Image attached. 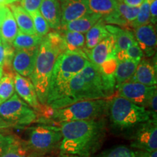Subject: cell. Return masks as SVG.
Returning a JSON list of instances; mask_svg holds the SVG:
<instances>
[{"instance_id": "49", "label": "cell", "mask_w": 157, "mask_h": 157, "mask_svg": "<svg viewBox=\"0 0 157 157\" xmlns=\"http://www.w3.org/2000/svg\"><path fill=\"white\" fill-rule=\"evenodd\" d=\"M33 157H34V156H33ZM41 157H44V156H41Z\"/></svg>"}, {"instance_id": "13", "label": "cell", "mask_w": 157, "mask_h": 157, "mask_svg": "<svg viewBox=\"0 0 157 157\" xmlns=\"http://www.w3.org/2000/svg\"><path fill=\"white\" fill-rule=\"evenodd\" d=\"M14 85L15 90L18 97L37 113L43 112L44 105H41L39 103L36 90L30 78L15 73L14 75Z\"/></svg>"}, {"instance_id": "7", "label": "cell", "mask_w": 157, "mask_h": 157, "mask_svg": "<svg viewBox=\"0 0 157 157\" xmlns=\"http://www.w3.org/2000/svg\"><path fill=\"white\" fill-rule=\"evenodd\" d=\"M38 113L14 93L0 104V118L13 127L29 125L37 121Z\"/></svg>"}, {"instance_id": "39", "label": "cell", "mask_w": 157, "mask_h": 157, "mask_svg": "<svg viewBox=\"0 0 157 157\" xmlns=\"http://www.w3.org/2000/svg\"><path fill=\"white\" fill-rule=\"evenodd\" d=\"M144 0H123V2L129 7H140Z\"/></svg>"}, {"instance_id": "15", "label": "cell", "mask_w": 157, "mask_h": 157, "mask_svg": "<svg viewBox=\"0 0 157 157\" xmlns=\"http://www.w3.org/2000/svg\"><path fill=\"white\" fill-rule=\"evenodd\" d=\"M135 37L143 54L150 57L154 54L156 48V29L151 23L140 25L133 29Z\"/></svg>"}, {"instance_id": "22", "label": "cell", "mask_w": 157, "mask_h": 157, "mask_svg": "<svg viewBox=\"0 0 157 157\" xmlns=\"http://www.w3.org/2000/svg\"><path fill=\"white\" fill-rule=\"evenodd\" d=\"M101 17L102 16L100 15L90 13V14L84 15V16L71 21V22L62 25L60 29L76 31V32L84 34V33L87 32L100 19H101Z\"/></svg>"}, {"instance_id": "26", "label": "cell", "mask_w": 157, "mask_h": 157, "mask_svg": "<svg viewBox=\"0 0 157 157\" xmlns=\"http://www.w3.org/2000/svg\"><path fill=\"white\" fill-rule=\"evenodd\" d=\"M92 13L106 16L117 10V0H87Z\"/></svg>"}, {"instance_id": "12", "label": "cell", "mask_w": 157, "mask_h": 157, "mask_svg": "<svg viewBox=\"0 0 157 157\" xmlns=\"http://www.w3.org/2000/svg\"><path fill=\"white\" fill-rule=\"evenodd\" d=\"M39 47L15 50L12 60V68L15 73L24 77H29L31 76L35 66Z\"/></svg>"}, {"instance_id": "23", "label": "cell", "mask_w": 157, "mask_h": 157, "mask_svg": "<svg viewBox=\"0 0 157 157\" xmlns=\"http://www.w3.org/2000/svg\"><path fill=\"white\" fill-rule=\"evenodd\" d=\"M139 62L132 60H124L118 61L114 71L116 87L121 84L128 82L132 77Z\"/></svg>"}, {"instance_id": "38", "label": "cell", "mask_w": 157, "mask_h": 157, "mask_svg": "<svg viewBox=\"0 0 157 157\" xmlns=\"http://www.w3.org/2000/svg\"><path fill=\"white\" fill-rule=\"evenodd\" d=\"M135 157H157V151H148L144 150H138L135 151Z\"/></svg>"}, {"instance_id": "17", "label": "cell", "mask_w": 157, "mask_h": 157, "mask_svg": "<svg viewBox=\"0 0 157 157\" xmlns=\"http://www.w3.org/2000/svg\"><path fill=\"white\" fill-rule=\"evenodd\" d=\"M39 11L51 29L56 30L60 29L61 8L59 0H43Z\"/></svg>"}, {"instance_id": "47", "label": "cell", "mask_w": 157, "mask_h": 157, "mask_svg": "<svg viewBox=\"0 0 157 157\" xmlns=\"http://www.w3.org/2000/svg\"><path fill=\"white\" fill-rule=\"evenodd\" d=\"M28 157H33V156H31V155H29Z\"/></svg>"}, {"instance_id": "21", "label": "cell", "mask_w": 157, "mask_h": 157, "mask_svg": "<svg viewBox=\"0 0 157 157\" xmlns=\"http://www.w3.org/2000/svg\"><path fill=\"white\" fill-rule=\"evenodd\" d=\"M85 34L84 50H86L93 49L94 47H95L110 35L105 28V23H104L102 17Z\"/></svg>"}, {"instance_id": "30", "label": "cell", "mask_w": 157, "mask_h": 157, "mask_svg": "<svg viewBox=\"0 0 157 157\" xmlns=\"http://www.w3.org/2000/svg\"><path fill=\"white\" fill-rule=\"evenodd\" d=\"M144 54L139 44L137 42H135L124 52L117 53V62L124 60H132L140 62Z\"/></svg>"}, {"instance_id": "2", "label": "cell", "mask_w": 157, "mask_h": 157, "mask_svg": "<svg viewBox=\"0 0 157 157\" xmlns=\"http://www.w3.org/2000/svg\"><path fill=\"white\" fill-rule=\"evenodd\" d=\"M61 155L90 157L100 148L105 135V121L100 119L60 123Z\"/></svg>"}, {"instance_id": "27", "label": "cell", "mask_w": 157, "mask_h": 157, "mask_svg": "<svg viewBox=\"0 0 157 157\" xmlns=\"http://www.w3.org/2000/svg\"><path fill=\"white\" fill-rule=\"evenodd\" d=\"M14 75L12 73H4L0 81V104L7 101L15 93Z\"/></svg>"}, {"instance_id": "31", "label": "cell", "mask_w": 157, "mask_h": 157, "mask_svg": "<svg viewBox=\"0 0 157 157\" xmlns=\"http://www.w3.org/2000/svg\"><path fill=\"white\" fill-rule=\"evenodd\" d=\"M30 15L32 17L36 34L41 37H44L48 34L50 29L47 21L42 16L39 10L31 13Z\"/></svg>"}, {"instance_id": "24", "label": "cell", "mask_w": 157, "mask_h": 157, "mask_svg": "<svg viewBox=\"0 0 157 157\" xmlns=\"http://www.w3.org/2000/svg\"><path fill=\"white\" fill-rule=\"evenodd\" d=\"M64 39L66 45V50L76 51L84 50L85 35L76 31L60 29L58 31Z\"/></svg>"}, {"instance_id": "10", "label": "cell", "mask_w": 157, "mask_h": 157, "mask_svg": "<svg viewBox=\"0 0 157 157\" xmlns=\"http://www.w3.org/2000/svg\"><path fill=\"white\" fill-rule=\"evenodd\" d=\"M117 96L126 98L128 101L144 108L147 107L149 101L156 93V86H146L138 82L128 81L116 87Z\"/></svg>"}, {"instance_id": "45", "label": "cell", "mask_w": 157, "mask_h": 157, "mask_svg": "<svg viewBox=\"0 0 157 157\" xmlns=\"http://www.w3.org/2000/svg\"><path fill=\"white\" fill-rule=\"evenodd\" d=\"M2 44V39H1V35H0V44Z\"/></svg>"}, {"instance_id": "33", "label": "cell", "mask_w": 157, "mask_h": 157, "mask_svg": "<svg viewBox=\"0 0 157 157\" xmlns=\"http://www.w3.org/2000/svg\"><path fill=\"white\" fill-rule=\"evenodd\" d=\"M140 7H129L123 2V0H117V10L127 22L132 23L136 19L139 13Z\"/></svg>"}, {"instance_id": "6", "label": "cell", "mask_w": 157, "mask_h": 157, "mask_svg": "<svg viewBox=\"0 0 157 157\" xmlns=\"http://www.w3.org/2000/svg\"><path fill=\"white\" fill-rule=\"evenodd\" d=\"M107 111L113 126L121 129L132 128L154 119L146 108L119 96H115L109 101Z\"/></svg>"}, {"instance_id": "43", "label": "cell", "mask_w": 157, "mask_h": 157, "mask_svg": "<svg viewBox=\"0 0 157 157\" xmlns=\"http://www.w3.org/2000/svg\"><path fill=\"white\" fill-rule=\"evenodd\" d=\"M4 74V71H3V68L2 67H0V81H1V78L2 77Z\"/></svg>"}, {"instance_id": "46", "label": "cell", "mask_w": 157, "mask_h": 157, "mask_svg": "<svg viewBox=\"0 0 157 157\" xmlns=\"http://www.w3.org/2000/svg\"><path fill=\"white\" fill-rule=\"evenodd\" d=\"M1 23H2V19H0V25H1Z\"/></svg>"}, {"instance_id": "14", "label": "cell", "mask_w": 157, "mask_h": 157, "mask_svg": "<svg viewBox=\"0 0 157 157\" xmlns=\"http://www.w3.org/2000/svg\"><path fill=\"white\" fill-rule=\"evenodd\" d=\"M61 8V25L92 13L87 0H59Z\"/></svg>"}, {"instance_id": "35", "label": "cell", "mask_w": 157, "mask_h": 157, "mask_svg": "<svg viewBox=\"0 0 157 157\" xmlns=\"http://www.w3.org/2000/svg\"><path fill=\"white\" fill-rule=\"evenodd\" d=\"M43 0H20V5L29 14L39 11Z\"/></svg>"}, {"instance_id": "3", "label": "cell", "mask_w": 157, "mask_h": 157, "mask_svg": "<svg viewBox=\"0 0 157 157\" xmlns=\"http://www.w3.org/2000/svg\"><path fill=\"white\" fill-rule=\"evenodd\" d=\"M66 50V43L58 31L48 33L39 45L34 71L29 78L35 88L41 105H46L55 63L58 56Z\"/></svg>"}, {"instance_id": "44", "label": "cell", "mask_w": 157, "mask_h": 157, "mask_svg": "<svg viewBox=\"0 0 157 157\" xmlns=\"http://www.w3.org/2000/svg\"><path fill=\"white\" fill-rule=\"evenodd\" d=\"M60 157H80L78 156H75V155H61Z\"/></svg>"}, {"instance_id": "36", "label": "cell", "mask_w": 157, "mask_h": 157, "mask_svg": "<svg viewBox=\"0 0 157 157\" xmlns=\"http://www.w3.org/2000/svg\"><path fill=\"white\" fill-rule=\"evenodd\" d=\"M16 136L13 135H5L0 132V156L6 151L9 146L14 142Z\"/></svg>"}, {"instance_id": "1", "label": "cell", "mask_w": 157, "mask_h": 157, "mask_svg": "<svg viewBox=\"0 0 157 157\" xmlns=\"http://www.w3.org/2000/svg\"><path fill=\"white\" fill-rule=\"evenodd\" d=\"M115 87L113 76L105 75L89 61L68 82L60 95L48 107L57 109L84 100L109 99L113 96Z\"/></svg>"}, {"instance_id": "40", "label": "cell", "mask_w": 157, "mask_h": 157, "mask_svg": "<svg viewBox=\"0 0 157 157\" xmlns=\"http://www.w3.org/2000/svg\"><path fill=\"white\" fill-rule=\"evenodd\" d=\"M9 10V7L5 5H0V19L2 20V18L5 16L6 13Z\"/></svg>"}, {"instance_id": "4", "label": "cell", "mask_w": 157, "mask_h": 157, "mask_svg": "<svg viewBox=\"0 0 157 157\" xmlns=\"http://www.w3.org/2000/svg\"><path fill=\"white\" fill-rule=\"evenodd\" d=\"M89 61L84 50H66L58 56L51 76L47 106L60 95L68 82L79 73Z\"/></svg>"}, {"instance_id": "11", "label": "cell", "mask_w": 157, "mask_h": 157, "mask_svg": "<svg viewBox=\"0 0 157 157\" xmlns=\"http://www.w3.org/2000/svg\"><path fill=\"white\" fill-rule=\"evenodd\" d=\"M131 146L138 150L157 151L156 119H151L138 125Z\"/></svg>"}, {"instance_id": "5", "label": "cell", "mask_w": 157, "mask_h": 157, "mask_svg": "<svg viewBox=\"0 0 157 157\" xmlns=\"http://www.w3.org/2000/svg\"><path fill=\"white\" fill-rule=\"evenodd\" d=\"M108 99L84 100L74 103L60 109H52L44 105L42 113L56 123L100 119L108 110Z\"/></svg>"}, {"instance_id": "32", "label": "cell", "mask_w": 157, "mask_h": 157, "mask_svg": "<svg viewBox=\"0 0 157 157\" xmlns=\"http://www.w3.org/2000/svg\"><path fill=\"white\" fill-rule=\"evenodd\" d=\"M150 20L151 15L149 0H144L142 5H140L136 19L131 23V26H132V29H134L137 27L140 26V25L148 24V23H150Z\"/></svg>"}, {"instance_id": "19", "label": "cell", "mask_w": 157, "mask_h": 157, "mask_svg": "<svg viewBox=\"0 0 157 157\" xmlns=\"http://www.w3.org/2000/svg\"><path fill=\"white\" fill-rule=\"evenodd\" d=\"M8 7L14 16L20 31L29 34H36L32 17L28 12L25 11L21 5H19L18 2L10 5Z\"/></svg>"}, {"instance_id": "42", "label": "cell", "mask_w": 157, "mask_h": 157, "mask_svg": "<svg viewBox=\"0 0 157 157\" xmlns=\"http://www.w3.org/2000/svg\"><path fill=\"white\" fill-rule=\"evenodd\" d=\"M11 124H10L7 123L6 121L2 120L0 121V129H5V128H9V127H12Z\"/></svg>"}, {"instance_id": "34", "label": "cell", "mask_w": 157, "mask_h": 157, "mask_svg": "<svg viewBox=\"0 0 157 157\" xmlns=\"http://www.w3.org/2000/svg\"><path fill=\"white\" fill-rule=\"evenodd\" d=\"M98 157H135V154L128 147L119 146L105 151Z\"/></svg>"}, {"instance_id": "20", "label": "cell", "mask_w": 157, "mask_h": 157, "mask_svg": "<svg viewBox=\"0 0 157 157\" xmlns=\"http://www.w3.org/2000/svg\"><path fill=\"white\" fill-rule=\"evenodd\" d=\"M18 27L10 10H7L4 17L2 20L0 25V35H1L2 43L4 44H13L15 36L18 32Z\"/></svg>"}, {"instance_id": "18", "label": "cell", "mask_w": 157, "mask_h": 157, "mask_svg": "<svg viewBox=\"0 0 157 157\" xmlns=\"http://www.w3.org/2000/svg\"><path fill=\"white\" fill-rule=\"evenodd\" d=\"M105 28L114 39L117 53L124 52L131 44L136 42L134 33L131 30L110 24H105Z\"/></svg>"}, {"instance_id": "8", "label": "cell", "mask_w": 157, "mask_h": 157, "mask_svg": "<svg viewBox=\"0 0 157 157\" xmlns=\"http://www.w3.org/2000/svg\"><path fill=\"white\" fill-rule=\"evenodd\" d=\"M88 59L105 75L114 77L117 65L115 40L111 35L90 50H84Z\"/></svg>"}, {"instance_id": "9", "label": "cell", "mask_w": 157, "mask_h": 157, "mask_svg": "<svg viewBox=\"0 0 157 157\" xmlns=\"http://www.w3.org/2000/svg\"><path fill=\"white\" fill-rule=\"evenodd\" d=\"M62 133L60 128L50 125L41 124L31 129L28 147L38 154L51 151L60 144Z\"/></svg>"}, {"instance_id": "28", "label": "cell", "mask_w": 157, "mask_h": 157, "mask_svg": "<svg viewBox=\"0 0 157 157\" xmlns=\"http://www.w3.org/2000/svg\"><path fill=\"white\" fill-rule=\"evenodd\" d=\"M13 44H0V67L3 68L4 73H12V60L15 53Z\"/></svg>"}, {"instance_id": "37", "label": "cell", "mask_w": 157, "mask_h": 157, "mask_svg": "<svg viewBox=\"0 0 157 157\" xmlns=\"http://www.w3.org/2000/svg\"><path fill=\"white\" fill-rule=\"evenodd\" d=\"M150 5V22L151 24H156L157 21V0H149Z\"/></svg>"}, {"instance_id": "29", "label": "cell", "mask_w": 157, "mask_h": 157, "mask_svg": "<svg viewBox=\"0 0 157 157\" xmlns=\"http://www.w3.org/2000/svg\"><path fill=\"white\" fill-rule=\"evenodd\" d=\"M29 150L28 145L16 137L14 142L0 157H28Z\"/></svg>"}, {"instance_id": "41", "label": "cell", "mask_w": 157, "mask_h": 157, "mask_svg": "<svg viewBox=\"0 0 157 157\" xmlns=\"http://www.w3.org/2000/svg\"><path fill=\"white\" fill-rule=\"evenodd\" d=\"M20 0H0V5H10L19 2Z\"/></svg>"}, {"instance_id": "48", "label": "cell", "mask_w": 157, "mask_h": 157, "mask_svg": "<svg viewBox=\"0 0 157 157\" xmlns=\"http://www.w3.org/2000/svg\"><path fill=\"white\" fill-rule=\"evenodd\" d=\"M2 119H1V118H0V121H2Z\"/></svg>"}, {"instance_id": "25", "label": "cell", "mask_w": 157, "mask_h": 157, "mask_svg": "<svg viewBox=\"0 0 157 157\" xmlns=\"http://www.w3.org/2000/svg\"><path fill=\"white\" fill-rule=\"evenodd\" d=\"M44 37L37 34H29L18 30V32L13 42V46L15 50H23L39 47L42 42Z\"/></svg>"}, {"instance_id": "16", "label": "cell", "mask_w": 157, "mask_h": 157, "mask_svg": "<svg viewBox=\"0 0 157 157\" xmlns=\"http://www.w3.org/2000/svg\"><path fill=\"white\" fill-rule=\"evenodd\" d=\"M129 81L138 82L149 87L156 86V66L146 59H141Z\"/></svg>"}]
</instances>
